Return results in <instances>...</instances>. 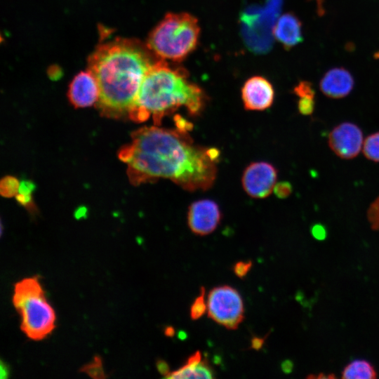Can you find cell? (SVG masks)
<instances>
[{
	"label": "cell",
	"mask_w": 379,
	"mask_h": 379,
	"mask_svg": "<svg viewBox=\"0 0 379 379\" xmlns=\"http://www.w3.org/2000/svg\"><path fill=\"white\" fill-rule=\"evenodd\" d=\"M219 151L194 145L187 131L155 126L131 133L119 152L133 185L168 179L188 191L206 190L216 178Z\"/></svg>",
	"instance_id": "cell-1"
},
{
	"label": "cell",
	"mask_w": 379,
	"mask_h": 379,
	"mask_svg": "<svg viewBox=\"0 0 379 379\" xmlns=\"http://www.w3.org/2000/svg\"><path fill=\"white\" fill-rule=\"evenodd\" d=\"M151 53L147 46L135 39L117 38L101 44L91 54L88 69L99 85L97 104L102 115H128L146 73L157 61Z\"/></svg>",
	"instance_id": "cell-2"
},
{
	"label": "cell",
	"mask_w": 379,
	"mask_h": 379,
	"mask_svg": "<svg viewBox=\"0 0 379 379\" xmlns=\"http://www.w3.org/2000/svg\"><path fill=\"white\" fill-rule=\"evenodd\" d=\"M185 70L174 69L164 60H157L146 73L135 105L128 115L141 122L152 115L156 126L177 109L185 107L192 115L202 109L205 95L202 89L190 82Z\"/></svg>",
	"instance_id": "cell-3"
},
{
	"label": "cell",
	"mask_w": 379,
	"mask_h": 379,
	"mask_svg": "<svg viewBox=\"0 0 379 379\" xmlns=\"http://www.w3.org/2000/svg\"><path fill=\"white\" fill-rule=\"evenodd\" d=\"M199 33L193 15L168 13L149 34L147 46L159 59L180 62L195 49Z\"/></svg>",
	"instance_id": "cell-4"
},
{
	"label": "cell",
	"mask_w": 379,
	"mask_h": 379,
	"mask_svg": "<svg viewBox=\"0 0 379 379\" xmlns=\"http://www.w3.org/2000/svg\"><path fill=\"white\" fill-rule=\"evenodd\" d=\"M12 300L21 317L20 328L29 338L40 340L52 332L55 314L46 298L38 276L17 282Z\"/></svg>",
	"instance_id": "cell-5"
},
{
	"label": "cell",
	"mask_w": 379,
	"mask_h": 379,
	"mask_svg": "<svg viewBox=\"0 0 379 379\" xmlns=\"http://www.w3.org/2000/svg\"><path fill=\"white\" fill-rule=\"evenodd\" d=\"M281 5L282 0H267L263 6L253 5L242 13L243 39L252 51L265 53L271 48Z\"/></svg>",
	"instance_id": "cell-6"
},
{
	"label": "cell",
	"mask_w": 379,
	"mask_h": 379,
	"mask_svg": "<svg viewBox=\"0 0 379 379\" xmlns=\"http://www.w3.org/2000/svg\"><path fill=\"white\" fill-rule=\"evenodd\" d=\"M207 312L215 322L227 329H237L244 319V305L239 293L227 285L210 291L207 297Z\"/></svg>",
	"instance_id": "cell-7"
},
{
	"label": "cell",
	"mask_w": 379,
	"mask_h": 379,
	"mask_svg": "<svg viewBox=\"0 0 379 379\" xmlns=\"http://www.w3.org/2000/svg\"><path fill=\"white\" fill-rule=\"evenodd\" d=\"M277 178V171L273 165L265 161L253 162L244 170L241 183L248 195L263 199L273 192Z\"/></svg>",
	"instance_id": "cell-8"
},
{
	"label": "cell",
	"mask_w": 379,
	"mask_h": 379,
	"mask_svg": "<svg viewBox=\"0 0 379 379\" xmlns=\"http://www.w3.org/2000/svg\"><path fill=\"white\" fill-rule=\"evenodd\" d=\"M363 145V133L361 128L350 122H343L331 131L328 145L339 157L350 159L358 155Z\"/></svg>",
	"instance_id": "cell-9"
},
{
	"label": "cell",
	"mask_w": 379,
	"mask_h": 379,
	"mask_svg": "<svg viewBox=\"0 0 379 379\" xmlns=\"http://www.w3.org/2000/svg\"><path fill=\"white\" fill-rule=\"evenodd\" d=\"M221 213L218 205L210 199L193 202L188 208L187 224L191 231L200 236L213 232L220 223Z\"/></svg>",
	"instance_id": "cell-10"
},
{
	"label": "cell",
	"mask_w": 379,
	"mask_h": 379,
	"mask_svg": "<svg viewBox=\"0 0 379 379\" xmlns=\"http://www.w3.org/2000/svg\"><path fill=\"white\" fill-rule=\"evenodd\" d=\"M67 97L75 108H84L98 103L100 88L94 74L89 70L81 71L69 85Z\"/></svg>",
	"instance_id": "cell-11"
},
{
	"label": "cell",
	"mask_w": 379,
	"mask_h": 379,
	"mask_svg": "<svg viewBox=\"0 0 379 379\" xmlns=\"http://www.w3.org/2000/svg\"><path fill=\"white\" fill-rule=\"evenodd\" d=\"M274 91L265 78L255 76L248 79L241 88L244 107L248 110H265L273 103Z\"/></svg>",
	"instance_id": "cell-12"
},
{
	"label": "cell",
	"mask_w": 379,
	"mask_h": 379,
	"mask_svg": "<svg viewBox=\"0 0 379 379\" xmlns=\"http://www.w3.org/2000/svg\"><path fill=\"white\" fill-rule=\"evenodd\" d=\"M354 79L343 67H335L325 73L320 80L321 91L328 98L338 99L347 96L353 89Z\"/></svg>",
	"instance_id": "cell-13"
},
{
	"label": "cell",
	"mask_w": 379,
	"mask_h": 379,
	"mask_svg": "<svg viewBox=\"0 0 379 379\" xmlns=\"http://www.w3.org/2000/svg\"><path fill=\"white\" fill-rule=\"evenodd\" d=\"M274 36L285 48L295 46L302 41L300 20L293 13L282 15L275 25Z\"/></svg>",
	"instance_id": "cell-14"
},
{
	"label": "cell",
	"mask_w": 379,
	"mask_h": 379,
	"mask_svg": "<svg viewBox=\"0 0 379 379\" xmlns=\"http://www.w3.org/2000/svg\"><path fill=\"white\" fill-rule=\"evenodd\" d=\"M213 370L208 361L202 358L201 353L196 351L186 362L175 371H171L166 378H213Z\"/></svg>",
	"instance_id": "cell-15"
},
{
	"label": "cell",
	"mask_w": 379,
	"mask_h": 379,
	"mask_svg": "<svg viewBox=\"0 0 379 379\" xmlns=\"http://www.w3.org/2000/svg\"><path fill=\"white\" fill-rule=\"evenodd\" d=\"M342 373V378L348 379H371L376 377V372L373 366L363 359L350 362L345 366Z\"/></svg>",
	"instance_id": "cell-16"
},
{
	"label": "cell",
	"mask_w": 379,
	"mask_h": 379,
	"mask_svg": "<svg viewBox=\"0 0 379 379\" xmlns=\"http://www.w3.org/2000/svg\"><path fill=\"white\" fill-rule=\"evenodd\" d=\"M363 153L366 159L379 162V132L366 137L363 145Z\"/></svg>",
	"instance_id": "cell-17"
},
{
	"label": "cell",
	"mask_w": 379,
	"mask_h": 379,
	"mask_svg": "<svg viewBox=\"0 0 379 379\" xmlns=\"http://www.w3.org/2000/svg\"><path fill=\"white\" fill-rule=\"evenodd\" d=\"M207 311V302L205 301V289L202 287L199 295L190 307V317L193 320L201 318Z\"/></svg>",
	"instance_id": "cell-18"
},
{
	"label": "cell",
	"mask_w": 379,
	"mask_h": 379,
	"mask_svg": "<svg viewBox=\"0 0 379 379\" xmlns=\"http://www.w3.org/2000/svg\"><path fill=\"white\" fill-rule=\"evenodd\" d=\"M20 182L13 176L4 178L0 184V192L2 196L11 197L15 196L18 192Z\"/></svg>",
	"instance_id": "cell-19"
},
{
	"label": "cell",
	"mask_w": 379,
	"mask_h": 379,
	"mask_svg": "<svg viewBox=\"0 0 379 379\" xmlns=\"http://www.w3.org/2000/svg\"><path fill=\"white\" fill-rule=\"evenodd\" d=\"M80 371L87 373L89 376L93 378H105L106 375L103 371L101 358L95 356L93 360L82 367Z\"/></svg>",
	"instance_id": "cell-20"
},
{
	"label": "cell",
	"mask_w": 379,
	"mask_h": 379,
	"mask_svg": "<svg viewBox=\"0 0 379 379\" xmlns=\"http://www.w3.org/2000/svg\"><path fill=\"white\" fill-rule=\"evenodd\" d=\"M367 217L371 227L379 231V197L370 205Z\"/></svg>",
	"instance_id": "cell-21"
},
{
	"label": "cell",
	"mask_w": 379,
	"mask_h": 379,
	"mask_svg": "<svg viewBox=\"0 0 379 379\" xmlns=\"http://www.w3.org/2000/svg\"><path fill=\"white\" fill-rule=\"evenodd\" d=\"M293 93L298 98L310 97L314 98L315 91L312 84L307 81H302L294 88Z\"/></svg>",
	"instance_id": "cell-22"
},
{
	"label": "cell",
	"mask_w": 379,
	"mask_h": 379,
	"mask_svg": "<svg viewBox=\"0 0 379 379\" xmlns=\"http://www.w3.org/2000/svg\"><path fill=\"white\" fill-rule=\"evenodd\" d=\"M315 107L314 98H299L298 101V109L302 115H310L314 112Z\"/></svg>",
	"instance_id": "cell-23"
},
{
	"label": "cell",
	"mask_w": 379,
	"mask_h": 379,
	"mask_svg": "<svg viewBox=\"0 0 379 379\" xmlns=\"http://www.w3.org/2000/svg\"><path fill=\"white\" fill-rule=\"evenodd\" d=\"M273 192L277 197L284 199L292 192V185L288 182L283 181L276 183Z\"/></svg>",
	"instance_id": "cell-24"
},
{
	"label": "cell",
	"mask_w": 379,
	"mask_h": 379,
	"mask_svg": "<svg viewBox=\"0 0 379 379\" xmlns=\"http://www.w3.org/2000/svg\"><path fill=\"white\" fill-rule=\"evenodd\" d=\"M253 265L251 260L248 261H239L233 266V272L237 277L239 278H244L246 276L250 271Z\"/></svg>",
	"instance_id": "cell-25"
},
{
	"label": "cell",
	"mask_w": 379,
	"mask_h": 379,
	"mask_svg": "<svg viewBox=\"0 0 379 379\" xmlns=\"http://www.w3.org/2000/svg\"><path fill=\"white\" fill-rule=\"evenodd\" d=\"M35 189V185L33 182L28 180H23L19 184L18 194H31Z\"/></svg>",
	"instance_id": "cell-26"
},
{
	"label": "cell",
	"mask_w": 379,
	"mask_h": 379,
	"mask_svg": "<svg viewBox=\"0 0 379 379\" xmlns=\"http://www.w3.org/2000/svg\"><path fill=\"white\" fill-rule=\"evenodd\" d=\"M311 232L313 237L319 240H322L326 237V228L320 224L314 225Z\"/></svg>",
	"instance_id": "cell-27"
},
{
	"label": "cell",
	"mask_w": 379,
	"mask_h": 379,
	"mask_svg": "<svg viewBox=\"0 0 379 379\" xmlns=\"http://www.w3.org/2000/svg\"><path fill=\"white\" fill-rule=\"evenodd\" d=\"M265 338L254 336L251 340V348L255 350H260L265 343Z\"/></svg>",
	"instance_id": "cell-28"
},
{
	"label": "cell",
	"mask_w": 379,
	"mask_h": 379,
	"mask_svg": "<svg viewBox=\"0 0 379 379\" xmlns=\"http://www.w3.org/2000/svg\"><path fill=\"white\" fill-rule=\"evenodd\" d=\"M157 367L159 373L164 374L165 376L171 372L169 371L168 364L164 360H158L157 362Z\"/></svg>",
	"instance_id": "cell-29"
},
{
	"label": "cell",
	"mask_w": 379,
	"mask_h": 379,
	"mask_svg": "<svg viewBox=\"0 0 379 379\" xmlns=\"http://www.w3.org/2000/svg\"><path fill=\"white\" fill-rule=\"evenodd\" d=\"M9 371L8 368L6 364H4L2 361H1V378H5L8 375Z\"/></svg>",
	"instance_id": "cell-30"
},
{
	"label": "cell",
	"mask_w": 379,
	"mask_h": 379,
	"mask_svg": "<svg viewBox=\"0 0 379 379\" xmlns=\"http://www.w3.org/2000/svg\"><path fill=\"white\" fill-rule=\"evenodd\" d=\"M175 334V330L173 327L168 326L165 329V335L172 337Z\"/></svg>",
	"instance_id": "cell-31"
},
{
	"label": "cell",
	"mask_w": 379,
	"mask_h": 379,
	"mask_svg": "<svg viewBox=\"0 0 379 379\" xmlns=\"http://www.w3.org/2000/svg\"><path fill=\"white\" fill-rule=\"evenodd\" d=\"M317 4L318 11L320 14L324 13L323 0H315Z\"/></svg>",
	"instance_id": "cell-32"
}]
</instances>
